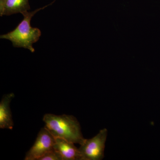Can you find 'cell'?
I'll return each mask as SVG.
<instances>
[{
	"label": "cell",
	"instance_id": "cell-1",
	"mask_svg": "<svg viewBox=\"0 0 160 160\" xmlns=\"http://www.w3.org/2000/svg\"><path fill=\"white\" fill-rule=\"evenodd\" d=\"M45 127L55 138H59L80 145L85 139L83 138L78 121L72 115H57L51 113L44 115Z\"/></svg>",
	"mask_w": 160,
	"mask_h": 160
},
{
	"label": "cell",
	"instance_id": "cell-2",
	"mask_svg": "<svg viewBox=\"0 0 160 160\" xmlns=\"http://www.w3.org/2000/svg\"><path fill=\"white\" fill-rule=\"evenodd\" d=\"M54 2L34 11L22 12L21 14L23 15V20L16 28L6 34L1 35L0 38L9 40L14 47L28 49L31 52H34L35 49L32 45L38 42L42 35V32L38 28L32 27L31 20L37 12L51 5Z\"/></svg>",
	"mask_w": 160,
	"mask_h": 160
},
{
	"label": "cell",
	"instance_id": "cell-3",
	"mask_svg": "<svg viewBox=\"0 0 160 160\" xmlns=\"http://www.w3.org/2000/svg\"><path fill=\"white\" fill-rule=\"evenodd\" d=\"M108 130L101 129L94 137L85 139L79 148L81 160H101L104 157V151Z\"/></svg>",
	"mask_w": 160,
	"mask_h": 160
},
{
	"label": "cell",
	"instance_id": "cell-4",
	"mask_svg": "<svg viewBox=\"0 0 160 160\" xmlns=\"http://www.w3.org/2000/svg\"><path fill=\"white\" fill-rule=\"evenodd\" d=\"M55 138L45 127L42 128L32 147L26 152L25 160H38L44 154L54 149Z\"/></svg>",
	"mask_w": 160,
	"mask_h": 160
},
{
	"label": "cell",
	"instance_id": "cell-5",
	"mask_svg": "<svg viewBox=\"0 0 160 160\" xmlns=\"http://www.w3.org/2000/svg\"><path fill=\"white\" fill-rule=\"evenodd\" d=\"M53 148L61 155L63 160H81L79 150L75 146L74 143L57 138Z\"/></svg>",
	"mask_w": 160,
	"mask_h": 160
},
{
	"label": "cell",
	"instance_id": "cell-6",
	"mask_svg": "<svg viewBox=\"0 0 160 160\" xmlns=\"http://www.w3.org/2000/svg\"><path fill=\"white\" fill-rule=\"evenodd\" d=\"M13 92L5 94L0 102V128L13 129V122L10 109V102L14 98Z\"/></svg>",
	"mask_w": 160,
	"mask_h": 160
},
{
	"label": "cell",
	"instance_id": "cell-7",
	"mask_svg": "<svg viewBox=\"0 0 160 160\" xmlns=\"http://www.w3.org/2000/svg\"><path fill=\"white\" fill-rule=\"evenodd\" d=\"M29 0H0V16H10L30 10Z\"/></svg>",
	"mask_w": 160,
	"mask_h": 160
},
{
	"label": "cell",
	"instance_id": "cell-8",
	"mask_svg": "<svg viewBox=\"0 0 160 160\" xmlns=\"http://www.w3.org/2000/svg\"><path fill=\"white\" fill-rule=\"evenodd\" d=\"M38 160H63L61 155L53 149L44 154Z\"/></svg>",
	"mask_w": 160,
	"mask_h": 160
}]
</instances>
